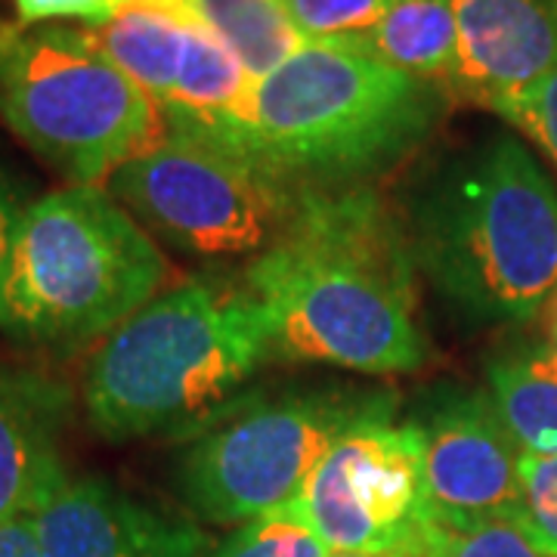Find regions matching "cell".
Returning a JSON list of instances; mask_svg holds the SVG:
<instances>
[{
	"mask_svg": "<svg viewBox=\"0 0 557 557\" xmlns=\"http://www.w3.org/2000/svg\"><path fill=\"white\" fill-rule=\"evenodd\" d=\"M486 391L523 456H557V347L496 354L486 362Z\"/></svg>",
	"mask_w": 557,
	"mask_h": 557,
	"instance_id": "9a60e30c",
	"label": "cell"
},
{
	"mask_svg": "<svg viewBox=\"0 0 557 557\" xmlns=\"http://www.w3.org/2000/svg\"><path fill=\"white\" fill-rule=\"evenodd\" d=\"M391 397L387 391L310 387L239 403L180 453V496L211 523L282 511L300 496L335 440Z\"/></svg>",
	"mask_w": 557,
	"mask_h": 557,
	"instance_id": "52a82bcc",
	"label": "cell"
},
{
	"mask_svg": "<svg viewBox=\"0 0 557 557\" xmlns=\"http://www.w3.org/2000/svg\"><path fill=\"white\" fill-rule=\"evenodd\" d=\"M493 112L533 139L557 171V69L548 78L539 81L536 87L498 102Z\"/></svg>",
	"mask_w": 557,
	"mask_h": 557,
	"instance_id": "7402d4cb",
	"label": "cell"
},
{
	"mask_svg": "<svg viewBox=\"0 0 557 557\" xmlns=\"http://www.w3.org/2000/svg\"><path fill=\"white\" fill-rule=\"evenodd\" d=\"M201 25L245 65L255 81L276 72L307 38L288 20L278 0H156Z\"/></svg>",
	"mask_w": 557,
	"mask_h": 557,
	"instance_id": "2e32d148",
	"label": "cell"
},
{
	"mask_svg": "<svg viewBox=\"0 0 557 557\" xmlns=\"http://www.w3.org/2000/svg\"><path fill=\"white\" fill-rule=\"evenodd\" d=\"M424 557H545L511 520H483L468 527H424Z\"/></svg>",
	"mask_w": 557,
	"mask_h": 557,
	"instance_id": "d6986e66",
	"label": "cell"
},
{
	"mask_svg": "<svg viewBox=\"0 0 557 557\" xmlns=\"http://www.w3.org/2000/svg\"><path fill=\"white\" fill-rule=\"evenodd\" d=\"M106 189L149 236L183 255L248 263L273 245L295 201L248 161L177 134L124 161Z\"/></svg>",
	"mask_w": 557,
	"mask_h": 557,
	"instance_id": "ba28073f",
	"label": "cell"
},
{
	"mask_svg": "<svg viewBox=\"0 0 557 557\" xmlns=\"http://www.w3.org/2000/svg\"><path fill=\"white\" fill-rule=\"evenodd\" d=\"M273 357L248 288L189 278L159 292L97 344L84 372V412L112 443L196 437L239 406Z\"/></svg>",
	"mask_w": 557,
	"mask_h": 557,
	"instance_id": "277c9868",
	"label": "cell"
},
{
	"mask_svg": "<svg viewBox=\"0 0 557 557\" xmlns=\"http://www.w3.org/2000/svg\"><path fill=\"white\" fill-rule=\"evenodd\" d=\"M416 276L399 211L372 186L307 189L248 263L245 288L276 359L399 375L428 359Z\"/></svg>",
	"mask_w": 557,
	"mask_h": 557,
	"instance_id": "6da1fadb",
	"label": "cell"
},
{
	"mask_svg": "<svg viewBox=\"0 0 557 557\" xmlns=\"http://www.w3.org/2000/svg\"><path fill=\"white\" fill-rule=\"evenodd\" d=\"M332 552H421L428 527L421 449L397 394L357 418L288 505Z\"/></svg>",
	"mask_w": 557,
	"mask_h": 557,
	"instance_id": "9c48e42d",
	"label": "cell"
},
{
	"mask_svg": "<svg viewBox=\"0 0 557 557\" xmlns=\"http://www.w3.org/2000/svg\"><path fill=\"white\" fill-rule=\"evenodd\" d=\"M307 40L362 38L394 0H278Z\"/></svg>",
	"mask_w": 557,
	"mask_h": 557,
	"instance_id": "44dd1931",
	"label": "cell"
},
{
	"mask_svg": "<svg viewBox=\"0 0 557 557\" xmlns=\"http://www.w3.org/2000/svg\"><path fill=\"white\" fill-rule=\"evenodd\" d=\"M357 40L379 60L416 78L456 81L458 28L453 0H394Z\"/></svg>",
	"mask_w": 557,
	"mask_h": 557,
	"instance_id": "e0dca14e",
	"label": "cell"
},
{
	"mask_svg": "<svg viewBox=\"0 0 557 557\" xmlns=\"http://www.w3.org/2000/svg\"><path fill=\"white\" fill-rule=\"evenodd\" d=\"M421 449L428 520L468 527L515 520L520 446L508 434L490 391L437 384L406 416Z\"/></svg>",
	"mask_w": 557,
	"mask_h": 557,
	"instance_id": "30bf717a",
	"label": "cell"
},
{
	"mask_svg": "<svg viewBox=\"0 0 557 557\" xmlns=\"http://www.w3.org/2000/svg\"><path fill=\"white\" fill-rule=\"evenodd\" d=\"M329 557H424L421 552H332Z\"/></svg>",
	"mask_w": 557,
	"mask_h": 557,
	"instance_id": "484cf974",
	"label": "cell"
},
{
	"mask_svg": "<svg viewBox=\"0 0 557 557\" xmlns=\"http://www.w3.org/2000/svg\"><path fill=\"white\" fill-rule=\"evenodd\" d=\"M25 208H28V201H22L20 186L0 168V278H3V270H7V260H10V251H13V239H16V230H20Z\"/></svg>",
	"mask_w": 557,
	"mask_h": 557,
	"instance_id": "cb8c5ba5",
	"label": "cell"
},
{
	"mask_svg": "<svg viewBox=\"0 0 557 557\" xmlns=\"http://www.w3.org/2000/svg\"><path fill=\"white\" fill-rule=\"evenodd\" d=\"M456 87L496 109L557 69V0H453Z\"/></svg>",
	"mask_w": 557,
	"mask_h": 557,
	"instance_id": "7c38bea8",
	"label": "cell"
},
{
	"mask_svg": "<svg viewBox=\"0 0 557 557\" xmlns=\"http://www.w3.org/2000/svg\"><path fill=\"white\" fill-rule=\"evenodd\" d=\"M44 557H208L193 520L87 474H62L35 508Z\"/></svg>",
	"mask_w": 557,
	"mask_h": 557,
	"instance_id": "8fae6325",
	"label": "cell"
},
{
	"mask_svg": "<svg viewBox=\"0 0 557 557\" xmlns=\"http://www.w3.org/2000/svg\"><path fill=\"white\" fill-rule=\"evenodd\" d=\"M0 557H44L35 511L0 520Z\"/></svg>",
	"mask_w": 557,
	"mask_h": 557,
	"instance_id": "d4e9b609",
	"label": "cell"
},
{
	"mask_svg": "<svg viewBox=\"0 0 557 557\" xmlns=\"http://www.w3.org/2000/svg\"><path fill=\"white\" fill-rule=\"evenodd\" d=\"M90 32L109 60L159 109L171 100L186 65L193 22L156 0H124L115 20Z\"/></svg>",
	"mask_w": 557,
	"mask_h": 557,
	"instance_id": "5bb4252c",
	"label": "cell"
},
{
	"mask_svg": "<svg viewBox=\"0 0 557 557\" xmlns=\"http://www.w3.org/2000/svg\"><path fill=\"white\" fill-rule=\"evenodd\" d=\"M159 242L106 186L28 201L0 278V335L50 354L106 341L164 292Z\"/></svg>",
	"mask_w": 557,
	"mask_h": 557,
	"instance_id": "5b68a950",
	"label": "cell"
},
{
	"mask_svg": "<svg viewBox=\"0 0 557 557\" xmlns=\"http://www.w3.org/2000/svg\"><path fill=\"white\" fill-rule=\"evenodd\" d=\"M555 338H557V300H555Z\"/></svg>",
	"mask_w": 557,
	"mask_h": 557,
	"instance_id": "4316f807",
	"label": "cell"
},
{
	"mask_svg": "<svg viewBox=\"0 0 557 557\" xmlns=\"http://www.w3.org/2000/svg\"><path fill=\"white\" fill-rule=\"evenodd\" d=\"M399 223L418 276L471 329L530 322L557 295V186L515 134L434 161Z\"/></svg>",
	"mask_w": 557,
	"mask_h": 557,
	"instance_id": "7a4b0ae2",
	"label": "cell"
},
{
	"mask_svg": "<svg viewBox=\"0 0 557 557\" xmlns=\"http://www.w3.org/2000/svg\"><path fill=\"white\" fill-rule=\"evenodd\" d=\"M332 548L292 511H270L245 520L230 536L211 545L208 557H329Z\"/></svg>",
	"mask_w": 557,
	"mask_h": 557,
	"instance_id": "ac0fdd59",
	"label": "cell"
},
{
	"mask_svg": "<svg viewBox=\"0 0 557 557\" xmlns=\"http://www.w3.org/2000/svg\"><path fill=\"white\" fill-rule=\"evenodd\" d=\"M72 403L60 379L0 359V520L35 511L65 474L62 434Z\"/></svg>",
	"mask_w": 557,
	"mask_h": 557,
	"instance_id": "4fadbf2b",
	"label": "cell"
},
{
	"mask_svg": "<svg viewBox=\"0 0 557 557\" xmlns=\"http://www.w3.org/2000/svg\"><path fill=\"white\" fill-rule=\"evenodd\" d=\"M0 119L69 186H100L164 137L146 90L90 28L0 22Z\"/></svg>",
	"mask_w": 557,
	"mask_h": 557,
	"instance_id": "8992f818",
	"label": "cell"
},
{
	"mask_svg": "<svg viewBox=\"0 0 557 557\" xmlns=\"http://www.w3.org/2000/svg\"><path fill=\"white\" fill-rule=\"evenodd\" d=\"M446 115V87L357 38L307 40L255 84L233 156L292 193L369 186L418 152Z\"/></svg>",
	"mask_w": 557,
	"mask_h": 557,
	"instance_id": "3957f363",
	"label": "cell"
},
{
	"mask_svg": "<svg viewBox=\"0 0 557 557\" xmlns=\"http://www.w3.org/2000/svg\"><path fill=\"white\" fill-rule=\"evenodd\" d=\"M124 0H13L16 22L47 25V22L78 20L87 28H102L119 16Z\"/></svg>",
	"mask_w": 557,
	"mask_h": 557,
	"instance_id": "603a6c76",
	"label": "cell"
},
{
	"mask_svg": "<svg viewBox=\"0 0 557 557\" xmlns=\"http://www.w3.org/2000/svg\"><path fill=\"white\" fill-rule=\"evenodd\" d=\"M515 520L545 557H557V456H520Z\"/></svg>",
	"mask_w": 557,
	"mask_h": 557,
	"instance_id": "ffe728a7",
	"label": "cell"
}]
</instances>
